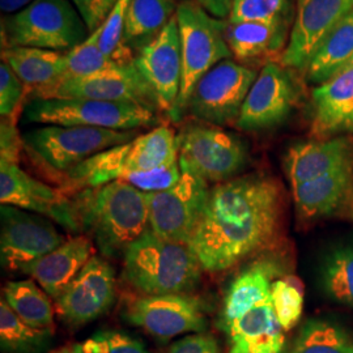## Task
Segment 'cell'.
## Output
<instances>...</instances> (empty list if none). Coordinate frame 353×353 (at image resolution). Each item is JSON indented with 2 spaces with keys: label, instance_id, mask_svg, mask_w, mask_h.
<instances>
[{
  "label": "cell",
  "instance_id": "cell-35",
  "mask_svg": "<svg viewBox=\"0 0 353 353\" xmlns=\"http://www.w3.org/2000/svg\"><path fill=\"white\" fill-rule=\"evenodd\" d=\"M130 1L131 0H118L101 26L100 46L105 55L117 63H130L134 61L132 51L123 46V32Z\"/></svg>",
  "mask_w": 353,
  "mask_h": 353
},
{
  "label": "cell",
  "instance_id": "cell-38",
  "mask_svg": "<svg viewBox=\"0 0 353 353\" xmlns=\"http://www.w3.org/2000/svg\"><path fill=\"white\" fill-rule=\"evenodd\" d=\"M181 174H182L181 166L176 161L174 164L150 170V172L127 174L121 181H125L143 192L154 194V192H161V191L174 186L178 182V179L181 178Z\"/></svg>",
  "mask_w": 353,
  "mask_h": 353
},
{
  "label": "cell",
  "instance_id": "cell-28",
  "mask_svg": "<svg viewBox=\"0 0 353 353\" xmlns=\"http://www.w3.org/2000/svg\"><path fill=\"white\" fill-rule=\"evenodd\" d=\"M285 39L287 23H228V45L232 54L240 61L258 58L280 50L284 46Z\"/></svg>",
  "mask_w": 353,
  "mask_h": 353
},
{
  "label": "cell",
  "instance_id": "cell-8",
  "mask_svg": "<svg viewBox=\"0 0 353 353\" xmlns=\"http://www.w3.org/2000/svg\"><path fill=\"white\" fill-rule=\"evenodd\" d=\"M24 114L32 123L115 131H135L159 123L154 110L138 103L87 99H33L26 105Z\"/></svg>",
  "mask_w": 353,
  "mask_h": 353
},
{
  "label": "cell",
  "instance_id": "cell-41",
  "mask_svg": "<svg viewBox=\"0 0 353 353\" xmlns=\"http://www.w3.org/2000/svg\"><path fill=\"white\" fill-rule=\"evenodd\" d=\"M0 131V161L19 164V154L24 148V141L17 134L14 121L1 118Z\"/></svg>",
  "mask_w": 353,
  "mask_h": 353
},
{
  "label": "cell",
  "instance_id": "cell-42",
  "mask_svg": "<svg viewBox=\"0 0 353 353\" xmlns=\"http://www.w3.org/2000/svg\"><path fill=\"white\" fill-rule=\"evenodd\" d=\"M168 353H220V350L212 335L195 332L173 343Z\"/></svg>",
  "mask_w": 353,
  "mask_h": 353
},
{
  "label": "cell",
  "instance_id": "cell-14",
  "mask_svg": "<svg viewBox=\"0 0 353 353\" xmlns=\"http://www.w3.org/2000/svg\"><path fill=\"white\" fill-rule=\"evenodd\" d=\"M125 316L131 325L161 341L207 328L204 303L188 293L141 294L127 303Z\"/></svg>",
  "mask_w": 353,
  "mask_h": 353
},
{
  "label": "cell",
  "instance_id": "cell-2",
  "mask_svg": "<svg viewBox=\"0 0 353 353\" xmlns=\"http://www.w3.org/2000/svg\"><path fill=\"white\" fill-rule=\"evenodd\" d=\"M279 270L259 262L241 272L228 288L223 319L229 336V353H281L285 331L279 323L271 285Z\"/></svg>",
  "mask_w": 353,
  "mask_h": 353
},
{
  "label": "cell",
  "instance_id": "cell-32",
  "mask_svg": "<svg viewBox=\"0 0 353 353\" xmlns=\"http://www.w3.org/2000/svg\"><path fill=\"white\" fill-rule=\"evenodd\" d=\"M321 284L328 297L353 307V248L328 254L321 267Z\"/></svg>",
  "mask_w": 353,
  "mask_h": 353
},
{
  "label": "cell",
  "instance_id": "cell-18",
  "mask_svg": "<svg viewBox=\"0 0 353 353\" xmlns=\"http://www.w3.org/2000/svg\"><path fill=\"white\" fill-rule=\"evenodd\" d=\"M297 97L290 72L279 64H265L243 102L236 126L245 131L278 126L290 117Z\"/></svg>",
  "mask_w": 353,
  "mask_h": 353
},
{
  "label": "cell",
  "instance_id": "cell-29",
  "mask_svg": "<svg viewBox=\"0 0 353 353\" xmlns=\"http://www.w3.org/2000/svg\"><path fill=\"white\" fill-rule=\"evenodd\" d=\"M49 297L33 279L11 281L3 292L6 303L28 325L52 331L54 307Z\"/></svg>",
  "mask_w": 353,
  "mask_h": 353
},
{
  "label": "cell",
  "instance_id": "cell-43",
  "mask_svg": "<svg viewBox=\"0 0 353 353\" xmlns=\"http://www.w3.org/2000/svg\"><path fill=\"white\" fill-rule=\"evenodd\" d=\"M203 8L217 19L225 20L232 12L234 0H196Z\"/></svg>",
  "mask_w": 353,
  "mask_h": 353
},
{
  "label": "cell",
  "instance_id": "cell-12",
  "mask_svg": "<svg viewBox=\"0 0 353 353\" xmlns=\"http://www.w3.org/2000/svg\"><path fill=\"white\" fill-rule=\"evenodd\" d=\"M256 77L252 68L223 61L198 81L186 112L214 126L236 123Z\"/></svg>",
  "mask_w": 353,
  "mask_h": 353
},
{
  "label": "cell",
  "instance_id": "cell-22",
  "mask_svg": "<svg viewBox=\"0 0 353 353\" xmlns=\"http://www.w3.org/2000/svg\"><path fill=\"white\" fill-rule=\"evenodd\" d=\"M314 139L353 135V63L313 90Z\"/></svg>",
  "mask_w": 353,
  "mask_h": 353
},
{
  "label": "cell",
  "instance_id": "cell-31",
  "mask_svg": "<svg viewBox=\"0 0 353 353\" xmlns=\"http://www.w3.org/2000/svg\"><path fill=\"white\" fill-rule=\"evenodd\" d=\"M49 330L33 327L17 316L4 299L0 301V344L6 353H37L51 336Z\"/></svg>",
  "mask_w": 353,
  "mask_h": 353
},
{
  "label": "cell",
  "instance_id": "cell-44",
  "mask_svg": "<svg viewBox=\"0 0 353 353\" xmlns=\"http://www.w3.org/2000/svg\"><path fill=\"white\" fill-rule=\"evenodd\" d=\"M34 0H0V10L7 14H14L26 8Z\"/></svg>",
  "mask_w": 353,
  "mask_h": 353
},
{
  "label": "cell",
  "instance_id": "cell-7",
  "mask_svg": "<svg viewBox=\"0 0 353 353\" xmlns=\"http://www.w3.org/2000/svg\"><path fill=\"white\" fill-rule=\"evenodd\" d=\"M89 34L71 0H34L1 21L3 49L21 46L68 52Z\"/></svg>",
  "mask_w": 353,
  "mask_h": 353
},
{
  "label": "cell",
  "instance_id": "cell-47",
  "mask_svg": "<svg viewBox=\"0 0 353 353\" xmlns=\"http://www.w3.org/2000/svg\"><path fill=\"white\" fill-rule=\"evenodd\" d=\"M352 63H353V59H352V61H351V63H350V64H352Z\"/></svg>",
  "mask_w": 353,
  "mask_h": 353
},
{
  "label": "cell",
  "instance_id": "cell-46",
  "mask_svg": "<svg viewBox=\"0 0 353 353\" xmlns=\"http://www.w3.org/2000/svg\"><path fill=\"white\" fill-rule=\"evenodd\" d=\"M181 1H196V0H181Z\"/></svg>",
  "mask_w": 353,
  "mask_h": 353
},
{
  "label": "cell",
  "instance_id": "cell-34",
  "mask_svg": "<svg viewBox=\"0 0 353 353\" xmlns=\"http://www.w3.org/2000/svg\"><path fill=\"white\" fill-rule=\"evenodd\" d=\"M271 299L279 323L284 331L294 327L303 312L301 287L292 278L275 279L271 285Z\"/></svg>",
  "mask_w": 353,
  "mask_h": 353
},
{
  "label": "cell",
  "instance_id": "cell-9",
  "mask_svg": "<svg viewBox=\"0 0 353 353\" xmlns=\"http://www.w3.org/2000/svg\"><path fill=\"white\" fill-rule=\"evenodd\" d=\"M135 135L137 131L45 125L24 134L23 141L39 163L64 174L100 152L131 141Z\"/></svg>",
  "mask_w": 353,
  "mask_h": 353
},
{
  "label": "cell",
  "instance_id": "cell-16",
  "mask_svg": "<svg viewBox=\"0 0 353 353\" xmlns=\"http://www.w3.org/2000/svg\"><path fill=\"white\" fill-rule=\"evenodd\" d=\"M0 202L42 214L71 232L83 229L76 202L29 176L14 163L0 161Z\"/></svg>",
  "mask_w": 353,
  "mask_h": 353
},
{
  "label": "cell",
  "instance_id": "cell-11",
  "mask_svg": "<svg viewBox=\"0 0 353 353\" xmlns=\"http://www.w3.org/2000/svg\"><path fill=\"white\" fill-rule=\"evenodd\" d=\"M33 99H87L99 101L128 102L160 109L148 84L134 61L114 63L93 75L62 79L49 87L32 90Z\"/></svg>",
  "mask_w": 353,
  "mask_h": 353
},
{
  "label": "cell",
  "instance_id": "cell-13",
  "mask_svg": "<svg viewBox=\"0 0 353 353\" xmlns=\"http://www.w3.org/2000/svg\"><path fill=\"white\" fill-rule=\"evenodd\" d=\"M181 172L174 186L148 194L150 229L161 239L189 245L211 189L201 176Z\"/></svg>",
  "mask_w": 353,
  "mask_h": 353
},
{
  "label": "cell",
  "instance_id": "cell-26",
  "mask_svg": "<svg viewBox=\"0 0 353 353\" xmlns=\"http://www.w3.org/2000/svg\"><path fill=\"white\" fill-rule=\"evenodd\" d=\"M353 59V11L334 26L306 67L307 80L322 85Z\"/></svg>",
  "mask_w": 353,
  "mask_h": 353
},
{
  "label": "cell",
  "instance_id": "cell-19",
  "mask_svg": "<svg viewBox=\"0 0 353 353\" xmlns=\"http://www.w3.org/2000/svg\"><path fill=\"white\" fill-rule=\"evenodd\" d=\"M115 300V275L94 255L55 300L57 313L67 325L83 326L103 316Z\"/></svg>",
  "mask_w": 353,
  "mask_h": 353
},
{
  "label": "cell",
  "instance_id": "cell-40",
  "mask_svg": "<svg viewBox=\"0 0 353 353\" xmlns=\"http://www.w3.org/2000/svg\"><path fill=\"white\" fill-rule=\"evenodd\" d=\"M88 28L89 33L100 29L118 0H71Z\"/></svg>",
  "mask_w": 353,
  "mask_h": 353
},
{
  "label": "cell",
  "instance_id": "cell-21",
  "mask_svg": "<svg viewBox=\"0 0 353 353\" xmlns=\"http://www.w3.org/2000/svg\"><path fill=\"white\" fill-rule=\"evenodd\" d=\"M292 194L301 220H353V165L293 186Z\"/></svg>",
  "mask_w": 353,
  "mask_h": 353
},
{
  "label": "cell",
  "instance_id": "cell-30",
  "mask_svg": "<svg viewBox=\"0 0 353 353\" xmlns=\"http://www.w3.org/2000/svg\"><path fill=\"white\" fill-rule=\"evenodd\" d=\"M290 353H353V338L330 321L310 319L301 328Z\"/></svg>",
  "mask_w": 353,
  "mask_h": 353
},
{
  "label": "cell",
  "instance_id": "cell-5",
  "mask_svg": "<svg viewBox=\"0 0 353 353\" xmlns=\"http://www.w3.org/2000/svg\"><path fill=\"white\" fill-rule=\"evenodd\" d=\"M178 161L174 131L156 126L147 134L100 152L64 173L70 189H96L131 173L150 172Z\"/></svg>",
  "mask_w": 353,
  "mask_h": 353
},
{
  "label": "cell",
  "instance_id": "cell-45",
  "mask_svg": "<svg viewBox=\"0 0 353 353\" xmlns=\"http://www.w3.org/2000/svg\"><path fill=\"white\" fill-rule=\"evenodd\" d=\"M55 353H85L81 344H71V345H65L63 348H61L59 351Z\"/></svg>",
  "mask_w": 353,
  "mask_h": 353
},
{
  "label": "cell",
  "instance_id": "cell-6",
  "mask_svg": "<svg viewBox=\"0 0 353 353\" xmlns=\"http://www.w3.org/2000/svg\"><path fill=\"white\" fill-rule=\"evenodd\" d=\"M182 55V81L172 113L179 121L188 110L198 81L233 54L227 42V21L207 12L198 1H179L176 12Z\"/></svg>",
  "mask_w": 353,
  "mask_h": 353
},
{
  "label": "cell",
  "instance_id": "cell-27",
  "mask_svg": "<svg viewBox=\"0 0 353 353\" xmlns=\"http://www.w3.org/2000/svg\"><path fill=\"white\" fill-rule=\"evenodd\" d=\"M176 0H131L123 32V46L139 51L176 16Z\"/></svg>",
  "mask_w": 353,
  "mask_h": 353
},
{
  "label": "cell",
  "instance_id": "cell-36",
  "mask_svg": "<svg viewBox=\"0 0 353 353\" xmlns=\"http://www.w3.org/2000/svg\"><path fill=\"white\" fill-rule=\"evenodd\" d=\"M288 0H234L228 23H287Z\"/></svg>",
  "mask_w": 353,
  "mask_h": 353
},
{
  "label": "cell",
  "instance_id": "cell-3",
  "mask_svg": "<svg viewBox=\"0 0 353 353\" xmlns=\"http://www.w3.org/2000/svg\"><path fill=\"white\" fill-rule=\"evenodd\" d=\"M76 205L81 225L92 232L108 258L125 254L150 228L148 194L125 181L84 190Z\"/></svg>",
  "mask_w": 353,
  "mask_h": 353
},
{
  "label": "cell",
  "instance_id": "cell-10",
  "mask_svg": "<svg viewBox=\"0 0 353 353\" xmlns=\"http://www.w3.org/2000/svg\"><path fill=\"white\" fill-rule=\"evenodd\" d=\"M178 163L208 183L233 179L248 163V148L236 135L214 125L190 123L176 137Z\"/></svg>",
  "mask_w": 353,
  "mask_h": 353
},
{
  "label": "cell",
  "instance_id": "cell-4",
  "mask_svg": "<svg viewBox=\"0 0 353 353\" xmlns=\"http://www.w3.org/2000/svg\"><path fill=\"white\" fill-rule=\"evenodd\" d=\"M202 271L188 243L161 239L150 228L123 254V279L145 296L188 293Z\"/></svg>",
  "mask_w": 353,
  "mask_h": 353
},
{
  "label": "cell",
  "instance_id": "cell-17",
  "mask_svg": "<svg viewBox=\"0 0 353 353\" xmlns=\"http://www.w3.org/2000/svg\"><path fill=\"white\" fill-rule=\"evenodd\" d=\"M134 64L153 92L159 108L172 115L182 81V55L176 16L157 37L137 52Z\"/></svg>",
  "mask_w": 353,
  "mask_h": 353
},
{
  "label": "cell",
  "instance_id": "cell-15",
  "mask_svg": "<svg viewBox=\"0 0 353 353\" xmlns=\"http://www.w3.org/2000/svg\"><path fill=\"white\" fill-rule=\"evenodd\" d=\"M0 217V255L7 270L20 271L65 242L50 219L42 214L13 205H1Z\"/></svg>",
  "mask_w": 353,
  "mask_h": 353
},
{
  "label": "cell",
  "instance_id": "cell-33",
  "mask_svg": "<svg viewBox=\"0 0 353 353\" xmlns=\"http://www.w3.org/2000/svg\"><path fill=\"white\" fill-rule=\"evenodd\" d=\"M100 36L101 28L90 33L89 37L75 49L65 52V72L62 79L93 75L117 63L102 51Z\"/></svg>",
  "mask_w": 353,
  "mask_h": 353
},
{
  "label": "cell",
  "instance_id": "cell-1",
  "mask_svg": "<svg viewBox=\"0 0 353 353\" xmlns=\"http://www.w3.org/2000/svg\"><path fill=\"white\" fill-rule=\"evenodd\" d=\"M281 214L283 194L275 179L233 178L210 191L189 246L203 271H227L275 241Z\"/></svg>",
  "mask_w": 353,
  "mask_h": 353
},
{
  "label": "cell",
  "instance_id": "cell-23",
  "mask_svg": "<svg viewBox=\"0 0 353 353\" xmlns=\"http://www.w3.org/2000/svg\"><path fill=\"white\" fill-rule=\"evenodd\" d=\"M93 252V243L87 236H76L65 240L54 252L24 265L20 271L57 300L94 256Z\"/></svg>",
  "mask_w": 353,
  "mask_h": 353
},
{
  "label": "cell",
  "instance_id": "cell-24",
  "mask_svg": "<svg viewBox=\"0 0 353 353\" xmlns=\"http://www.w3.org/2000/svg\"><path fill=\"white\" fill-rule=\"evenodd\" d=\"M347 165H353V135L299 143L285 156L292 188Z\"/></svg>",
  "mask_w": 353,
  "mask_h": 353
},
{
  "label": "cell",
  "instance_id": "cell-20",
  "mask_svg": "<svg viewBox=\"0 0 353 353\" xmlns=\"http://www.w3.org/2000/svg\"><path fill=\"white\" fill-rule=\"evenodd\" d=\"M351 11L353 0H299L281 64L287 68L306 70L330 30Z\"/></svg>",
  "mask_w": 353,
  "mask_h": 353
},
{
  "label": "cell",
  "instance_id": "cell-25",
  "mask_svg": "<svg viewBox=\"0 0 353 353\" xmlns=\"http://www.w3.org/2000/svg\"><path fill=\"white\" fill-rule=\"evenodd\" d=\"M1 62L10 65L30 92L57 83L65 72V52L59 51L6 48L1 49Z\"/></svg>",
  "mask_w": 353,
  "mask_h": 353
},
{
  "label": "cell",
  "instance_id": "cell-39",
  "mask_svg": "<svg viewBox=\"0 0 353 353\" xmlns=\"http://www.w3.org/2000/svg\"><path fill=\"white\" fill-rule=\"evenodd\" d=\"M26 84L17 77L10 65L0 63V114L1 118L13 119L26 94Z\"/></svg>",
  "mask_w": 353,
  "mask_h": 353
},
{
  "label": "cell",
  "instance_id": "cell-37",
  "mask_svg": "<svg viewBox=\"0 0 353 353\" xmlns=\"http://www.w3.org/2000/svg\"><path fill=\"white\" fill-rule=\"evenodd\" d=\"M85 353H148L141 341L119 331H103L81 344Z\"/></svg>",
  "mask_w": 353,
  "mask_h": 353
}]
</instances>
